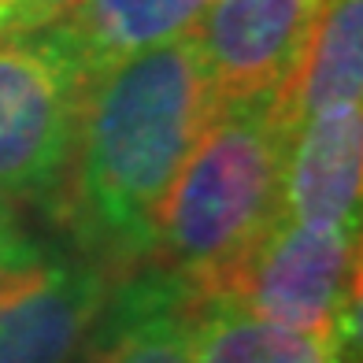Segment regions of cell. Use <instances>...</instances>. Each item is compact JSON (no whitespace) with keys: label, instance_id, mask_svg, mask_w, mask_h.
Here are the masks:
<instances>
[{"label":"cell","instance_id":"4fadbf2b","mask_svg":"<svg viewBox=\"0 0 363 363\" xmlns=\"http://www.w3.org/2000/svg\"><path fill=\"white\" fill-rule=\"evenodd\" d=\"M23 234H26V230L19 226V204H15L11 196L0 193V249L11 245L15 238H23Z\"/></svg>","mask_w":363,"mask_h":363},{"label":"cell","instance_id":"7c38bea8","mask_svg":"<svg viewBox=\"0 0 363 363\" xmlns=\"http://www.w3.org/2000/svg\"><path fill=\"white\" fill-rule=\"evenodd\" d=\"M82 0H15V8L4 23V34H30V30H45L63 23Z\"/></svg>","mask_w":363,"mask_h":363},{"label":"cell","instance_id":"5bb4252c","mask_svg":"<svg viewBox=\"0 0 363 363\" xmlns=\"http://www.w3.org/2000/svg\"><path fill=\"white\" fill-rule=\"evenodd\" d=\"M11 8H15V0H0V34H4V23H8Z\"/></svg>","mask_w":363,"mask_h":363},{"label":"cell","instance_id":"8fae6325","mask_svg":"<svg viewBox=\"0 0 363 363\" xmlns=\"http://www.w3.org/2000/svg\"><path fill=\"white\" fill-rule=\"evenodd\" d=\"M356 341L293 334L226 296H201L193 315V363H352Z\"/></svg>","mask_w":363,"mask_h":363},{"label":"cell","instance_id":"ba28073f","mask_svg":"<svg viewBox=\"0 0 363 363\" xmlns=\"http://www.w3.org/2000/svg\"><path fill=\"white\" fill-rule=\"evenodd\" d=\"M363 104L311 111L289 134L282 216L315 230H359Z\"/></svg>","mask_w":363,"mask_h":363},{"label":"cell","instance_id":"277c9868","mask_svg":"<svg viewBox=\"0 0 363 363\" xmlns=\"http://www.w3.org/2000/svg\"><path fill=\"white\" fill-rule=\"evenodd\" d=\"M208 296H226L293 334L356 341L359 230H315L278 216L256 249Z\"/></svg>","mask_w":363,"mask_h":363},{"label":"cell","instance_id":"3957f363","mask_svg":"<svg viewBox=\"0 0 363 363\" xmlns=\"http://www.w3.org/2000/svg\"><path fill=\"white\" fill-rule=\"evenodd\" d=\"M89 74L56 26L0 34V193L48 204L67 174Z\"/></svg>","mask_w":363,"mask_h":363},{"label":"cell","instance_id":"7a4b0ae2","mask_svg":"<svg viewBox=\"0 0 363 363\" xmlns=\"http://www.w3.org/2000/svg\"><path fill=\"white\" fill-rule=\"evenodd\" d=\"M278 93L208 119L160 211L156 259L196 293H216L282 216L289 130Z\"/></svg>","mask_w":363,"mask_h":363},{"label":"cell","instance_id":"5b68a950","mask_svg":"<svg viewBox=\"0 0 363 363\" xmlns=\"http://www.w3.org/2000/svg\"><path fill=\"white\" fill-rule=\"evenodd\" d=\"M111 274L30 234L0 249V363H74Z\"/></svg>","mask_w":363,"mask_h":363},{"label":"cell","instance_id":"8992f818","mask_svg":"<svg viewBox=\"0 0 363 363\" xmlns=\"http://www.w3.org/2000/svg\"><path fill=\"white\" fill-rule=\"evenodd\" d=\"M319 0H211L189 30L211 108L282 93L301 67Z\"/></svg>","mask_w":363,"mask_h":363},{"label":"cell","instance_id":"6da1fadb","mask_svg":"<svg viewBox=\"0 0 363 363\" xmlns=\"http://www.w3.org/2000/svg\"><path fill=\"white\" fill-rule=\"evenodd\" d=\"M211 115L189 34L89 78L67 174L52 201L78 256L111 278L156 259L163 201Z\"/></svg>","mask_w":363,"mask_h":363},{"label":"cell","instance_id":"52a82bcc","mask_svg":"<svg viewBox=\"0 0 363 363\" xmlns=\"http://www.w3.org/2000/svg\"><path fill=\"white\" fill-rule=\"evenodd\" d=\"M196 304L201 293L160 263L111 278L74 363H193Z\"/></svg>","mask_w":363,"mask_h":363},{"label":"cell","instance_id":"30bf717a","mask_svg":"<svg viewBox=\"0 0 363 363\" xmlns=\"http://www.w3.org/2000/svg\"><path fill=\"white\" fill-rule=\"evenodd\" d=\"M274 101L289 134L311 111L363 104V0H319L301 67Z\"/></svg>","mask_w":363,"mask_h":363},{"label":"cell","instance_id":"9c48e42d","mask_svg":"<svg viewBox=\"0 0 363 363\" xmlns=\"http://www.w3.org/2000/svg\"><path fill=\"white\" fill-rule=\"evenodd\" d=\"M211 0H82L56 30L89 78L145 48L186 38Z\"/></svg>","mask_w":363,"mask_h":363}]
</instances>
